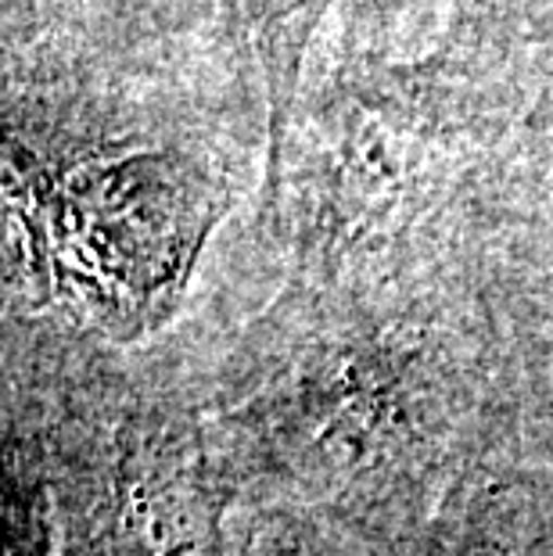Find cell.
<instances>
[{"label":"cell","instance_id":"3","mask_svg":"<svg viewBox=\"0 0 553 556\" xmlns=\"http://www.w3.org/2000/svg\"><path fill=\"white\" fill-rule=\"evenodd\" d=\"M327 0H252L259 58L266 73L269 98V173H266V205L277 208L280 198V148H285V126L291 93L299 83V65L310 43V33L321 18Z\"/></svg>","mask_w":553,"mask_h":556},{"label":"cell","instance_id":"5","mask_svg":"<svg viewBox=\"0 0 553 556\" xmlns=\"http://www.w3.org/2000/svg\"><path fill=\"white\" fill-rule=\"evenodd\" d=\"M8 514H11V539L8 556H43L47 549V506H43V484H26L22 475L8 478Z\"/></svg>","mask_w":553,"mask_h":556},{"label":"cell","instance_id":"4","mask_svg":"<svg viewBox=\"0 0 553 556\" xmlns=\"http://www.w3.org/2000/svg\"><path fill=\"white\" fill-rule=\"evenodd\" d=\"M363 542L356 528L288 503L227 528V556H378Z\"/></svg>","mask_w":553,"mask_h":556},{"label":"cell","instance_id":"1","mask_svg":"<svg viewBox=\"0 0 553 556\" xmlns=\"http://www.w3.org/2000/svg\"><path fill=\"white\" fill-rule=\"evenodd\" d=\"M450 377L414 324H316L223 420V459L349 528L414 514L442 481Z\"/></svg>","mask_w":553,"mask_h":556},{"label":"cell","instance_id":"2","mask_svg":"<svg viewBox=\"0 0 553 556\" xmlns=\"http://www.w3.org/2000/svg\"><path fill=\"white\" fill-rule=\"evenodd\" d=\"M223 467L191 424L140 413L84 489L65 556H227Z\"/></svg>","mask_w":553,"mask_h":556}]
</instances>
